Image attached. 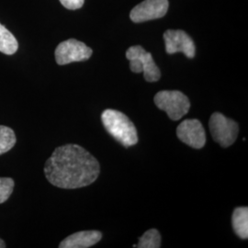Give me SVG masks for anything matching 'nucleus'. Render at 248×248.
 <instances>
[{"label": "nucleus", "instance_id": "nucleus-2", "mask_svg": "<svg viewBox=\"0 0 248 248\" xmlns=\"http://www.w3.org/2000/svg\"><path fill=\"white\" fill-rule=\"evenodd\" d=\"M101 121L107 132L124 147H131L138 142L134 124L123 112L115 109H106L101 114Z\"/></svg>", "mask_w": 248, "mask_h": 248}, {"label": "nucleus", "instance_id": "nucleus-3", "mask_svg": "<svg viewBox=\"0 0 248 248\" xmlns=\"http://www.w3.org/2000/svg\"><path fill=\"white\" fill-rule=\"evenodd\" d=\"M155 103L158 108L166 111L172 121L180 120L190 108L188 98L177 90H163L156 93Z\"/></svg>", "mask_w": 248, "mask_h": 248}, {"label": "nucleus", "instance_id": "nucleus-10", "mask_svg": "<svg viewBox=\"0 0 248 248\" xmlns=\"http://www.w3.org/2000/svg\"><path fill=\"white\" fill-rule=\"evenodd\" d=\"M102 238L98 231H83L67 236L59 245L60 248H89L96 245Z\"/></svg>", "mask_w": 248, "mask_h": 248}, {"label": "nucleus", "instance_id": "nucleus-17", "mask_svg": "<svg viewBox=\"0 0 248 248\" xmlns=\"http://www.w3.org/2000/svg\"><path fill=\"white\" fill-rule=\"evenodd\" d=\"M6 247V243L3 240L0 239V248H5Z\"/></svg>", "mask_w": 248, "mask_h": 248}, {"label": "nucleus", "instance_id": "nucleus-12", "mask_svg": "<svg viewBox=\"0 0 248 248\" xmlns=\"http://www.w3.org/2000/svg\"><path fill=\"white\" fill-rule=\"evenodd\" d=\"M17 39L6 27L0 23V52L11 55L18 51Z\"/></svg>", "mask_w": 248, "mask_h": 248}, {"label": "nucleus", "instance_id": "nucleus-4", "mask_svg": "<svg viewBox=\"0 0 248 248\" xmlns=\"http://www.w3.org/2000/svg\"><path fill=\"white\" fill-rule=\"evenodd\" d=\"M210 131L213 140L223 148H227L236 141L239 127L236 122L220 112H214L210 119Z\"/></svg>", "mask_w": 248, "mask_h": 248}, {"label": "nucleus", "instance_id": "nucleus-6", "mask_svg": "<svg viewBox=\"0 0 248 248\" xmlns=\"http://www.w3.org/2000/svg\"><path fill=\"white\" fill-rule=\"evenodd\" d=\"M177 138L188 146L201 149L206 143V133L202 123L197 119H187L177 126Z\"/></svg>", "mask_w": 248, "mask_h": 248}, {"label": "nucleus", "instance_id": "nucleus-14", "mask_svg": "<svg viewBox=\"0 0 248 248\" xmlns=\"http://www.w3.org/2000/svg\"><path fill=\"white\" fill-rule=\"evenodd\" d=\"M161 247V234L156 229L146 231L139 238V243L133 248H159Z\"/></svg>", "mask_w": 248, "mask_h": 248}, {"label": "nucleus", "instance_id": "nucleus-15", "mask_svg": "<svg viewBox=\"0 0 248 248\" xmlns=\"http://www.w3.org/2000/svg\"><path fill=\"white\" fill-rule=\"evenodd\" d=\"M15 182L10 177H0V204L9 200L12 194Z\"/></svg>", "mask_w": 248, "mask_h": 248}, {"label": "nucleus", "instance_id": "nucleus-1", "mask_svg": "<svg viewBox=\"0 0 248 248\" xmlns=\"http://www.w3.org/2000/svg\"><path fill=\"white\" fill-rule=\"evenodd\" d=\"M99 172L98 160L78 144L57 147L45 163L47 180L66 189L89 186L97 180Z\"/></svg>", "mask_w": 248, "mask_h": 248}, {"label": "nucleus", "instance_id": "nucleus-7", "mask_svg": "<svg viewBox=\"0 0 248 248\" xmlns=\"http://www.w3.org/2000/svg\"><path fill=\"white\" fill-rule=\"evenodd\" d=\"M166 52L169 54L183 53L187 58H194L196 53L193 40L181 30H168L164 33Z\"/></svg>", "mask_w": 248, "mask_h": 248}, {"label": "nucleus", "instance_id": "nucleus-11", "mask_svg": "<svg viewBox=\"0 0 248 248\" xmlns=\"http://www.w3.org/2000/svg\"><path fill=\"white\" fill-rule=\"evenodd\" d=\"M232 224L234 232L241 239L248 238V207L236 208L232 216Z\"/></svg>", "mask_w": 248, "mask_h": 248}, {"label": "nucleus", "instance_id": "nucleus-5", "mask_svg": "<svg viewBox=\"0 0 248 248\" xmlns=\"http://www.w3.org/2000/svg\"><path fill=\"white\" fill-rule=\"evenodd\" d=\"M93 51L84 43L75 39H69L58 45L55 49V60L59 65L74 62L87 61Z\"/></svg>", "mask_w": 248, "mask_h": 248}, {"label": "nucleus", "instance_id": "nucleus-13", "mask_svg": "<svg viewBox=\"0 0 248 248\" xmlns=\"http://www.w3.org/2000/svg\"><path fill=\"white\" fill-rule=\"evenodd\" d=\"M16 135L14 131L4 125H0V155L11 150L16 144Z\"/></svg>", "mask_w": 248, "mask_h": 248}, {"label": "nucleus", "instance_id": "nucleus-9", "mask_svg": "<svg viewBox=\"0 0 248 248\" xmlns=\"http://www.w3.org/2000/svg\"><path fill=\"white\" fill-rule=\"evenodd\" d=\"M126 58L128 60L136 58L140 61L144 79L147 82H156L160 79L161 72L158 66L154 61L152 54L146 52L142 46L135 45L130 47L126 52Z\"/></svg>", "mask_w": 248, "mask_h": 248}, {"label": "nucleus", "instance_id": "nucleus-16", "mask_svg": "<svg viewBox=\"0 0 248 248\" xmlns=\"http://www.w3.org/2000/svg\"><path fill=\"white\" fill-rule=\"evenodd\" d=\"M62 6L67 9H78L82 8L85 0H60Z\"/></svg>", "mask_w": 248, "mask_h": 248}, {"label": "nucleus", "instance_id": "nucleus-8", "mask_svg": "<svg viewBox=\"0 0 248 248\" xmlns=\"http://www.w3.org/2000/svg\"><path fill=\"white\" fill-rule=\"evenodd\" d=\"M169 7V0H144L133 8L130 18L135 23L163 18Z\"/></svg>", "mask_w": 248, "mask_h": 248}]
</instances>
